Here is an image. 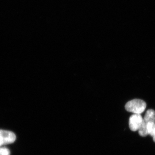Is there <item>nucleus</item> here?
Listing matches in <instances>:
<instances>
[{"mask_svg":"<svg viewBox=\"0 0 155 155\" xmlns=\"http://www.w3.org/2000/svg\"><path fill=\"white\" fill-rule=\"evenodd\" d=\"M16 139V136L13 132L0 130V146L3 145L13 143Z\"/></svg>","mask_w":155,"mask_h":155,"instance_id":"7ed1b4c3","label":"nucleus"},{"mask_svg":"<svg viewBox=\"0 0 155 155\" xmlns=\"http://www.w3.org/2000/svg\"><path fill=\"white\" fill-rule=\"evenodd\" d=\"M155 122V111L151 109L148 110L143 119L141 127L138 130L140 135L145 137L149 134Z\"/></svg>","mask_w":155,"mask_h":155,"instance_id":"f257e3e1","label":"nucleus"},{"mask_svg":"<svg viewBox=\"0 0 155 155\" xmlns=\"http://www.w3.org/2000/svg\"><path fill=\"white\" fill-rule=\"evenodd\" d=\"M143 119V118L140 114H134L130 116L129 120V127L130 130L136 131L139 130L141 127Z\"/></svg>","mask_w":155,"mask_h":155,"instance_id":"20e7f679","label":"nucleus"},{"mask_svg":"<svg viewBox=\"0 0 155 155\" xmlns=\"http://www.w3.org/2000/svg\"><path fill=\"white\" fill-rule=\"evenodd\" d=\"M153 140H154V141L155 142V138H153Z\"/></svg>","mask_w":155,"mask_h":155,"instance_id":"0eeeda50","label":"nucleus"},{"mask_svg":"<svg viewBox=\"0 0 155 155\" xmlns=\"http://www.w3.org/2000/svg\"><path fill=\"white\" fill-rule=\"evenodd\" d=\"M149 134L153 137V138H155V123L153 126Z\"/></svg>","mask_w":155,"mask_h":155,"instance_id":"423d86ee","label":"nucleus"},{"mask_svg":"<svg viewBox=\"0 0 155 155\" xmlns=\"http://www.w3.org/2000/svg\"><path fill=\"white\" fill-rule=\"evenodd\" d=\"M146 107V103L144 101L136 99L127 103L125 105V109L127 112L134 114H140L144 112Z\"/></svg>","mask_w":155,"mask_h":155,"instance_id":"f03ea898","label":"nucleus"},{"mask_svg":"<svg viewBox=\"0 0 155 155\" xmlns=\"http://www.w3.org/2000/svg\"><path fill=\"white\" fill-rule=\"evenodd\" d=\"M11 152L8 149L5 147H0V155H10Z\"/></svg>","mask_w":155,"mask_h":155,"instance_id":"39448f33","label":"nucleus"}]
</instances>
